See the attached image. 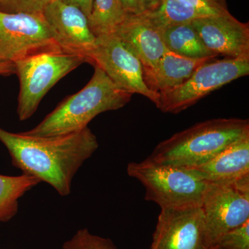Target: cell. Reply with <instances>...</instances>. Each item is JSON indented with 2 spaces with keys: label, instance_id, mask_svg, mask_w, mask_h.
Segmentation results:
<instances>
[{
  "label": "cell",
  "instance_id": "cell-19",
  "mask_svg": "<svg viewBox=\"0 0 249 249\" xmlns=\"http://www.w3.org/2000/svg\"><path fill=\"white\" fill-rule=\"evenodd\" d=\"M147 16L161 32L170 26L209 17L199 10L180 0H160V7Z\"/></svg>",
  "mask_w": 249,
  "mask_h": 249
},
{
  "label": "cell",
  "instance_id": "cell-9",
  "mask_svg": "<svg viewBox=\"0 0 249 249\" xmlns=\"http://www.w3.org/2000/svg\"><path fill=\"white\" fill-rule=\"evenodd\" d=\"M88 62L101 68L121 89L142 95L158 106L160 96L145 84L142 62L114 34L96 37Z\"/></svg>",
  "mask_w": 249,
  "mask_h": 249
},
{
  "label": "cell",
  "instance_id": "cell-11",
  "mask_svg": "<svg viewBox=\"0 0 249 249\" xmlns=\"http://www.w3.org/2000/svg\"><path fill=\"white\" fill-rule=\"evenodd\" d=\"M43 16L54 41L66 53L87 59L96 45V37L90 29L84 13L60 0H54L45 8Z\"/></svg>",
  "mask_w": 249,
  "mask_h": 249
},
{
  "label": "cell",
  "instance_id": "cell-18",
  "mask_svg": "<svg viewBox=\"0 0 249 249\" xmlns=\"http://www.w3.org/2000/svg\"><path fill=\"white\" fill-rule=\"evenodd\" d=\"M127 16L120 0H93L88 22L97 37L114 34Z\"/></svg>",
  "mask_w": 249,
  "mask_h": 249
},
{
  "label": "cell",
  "instance_id": "cell-6",
  "mask_svg": "<svg viewBox=\"0 0 249 249\" xmlns=\"http://www.w3.org/2000/svg\"><path fill=\"white\" fill-rule=\"evenodd\" d=\"M209 249L219 237L249 221V175L210 183L201 204Z\"/></svg>",
  "mask_w": 249,
  "mask_h": 249
},
{
  "label": "cell",
  "instance_id": "cell-22",
  "mask_svg": "<svg viewBox=\"0 0 249 249\" xmlns=\"http://www.w3.org/2000/svg\"><path fill=\"white\" fill-rule=\"evenodd\" d=\"M54 0H0V11L9 14H43Z\"/></svg>",
  "mask_w": 249,
  "mask_h": 249
},
{
  "label": "cell",
  "instance_id": "cell-2",
  "mask_svg": "<svg viewBox=\"0 0 249 249\" xmlns=\"http://www.w3.org/2000/svg\"><path fill=\"white\" fill-rule=\"evenodd\" d=\"M94 67L91 79L80 91L65 98L35 127L23 132L31 137H49L76 133L88 127L96 116L124 107L132 94L117 86Z\"/></svg>",
  "mask_w": 249,
  "mask_h": 249
},
{
  "label": "cell",
  "instance_id": "cell-4",
  "mask_svg": "<svg viewBox=\"0 0 249 249\" xmlns=\"http://www.w3.org/2000/svg\"><path fill=\"white\" fill-rule=\"evenodd\" d=\"M127 172L145 187V200L161 209L200 206L209 186L187 168L157 164L147 159L129 163Z\"/></svg>",
  "mask_w": 249,
  "mask_h": 249
},
{
  "label": "cell",
  "instance_id": "cell-15",
  "mask_svg": "<svg viewBox=\"0 0 249 249\" xmlns=\"http://www.w3.org/2000/svg\"><path fill=\"white\" fill-rule=\"evenodd\" d=\"M214 58H191L168 50L157 65L143 70V78L147 88L160 96L186 82L198 67Z\"/></svg>",
  "mask_w": 249,
  "mask_h": 249
},
{
  "label": "cell",
  "instance_id": "cell-24",
  "mask_svg": "<svg viewBox=\"0 0 249 249\" xmlns=\"http://www.w3.org/2000/svg\"><path fill=\"white\" fill-rule=\"evenodd\" d=\"M124 12L130 16H142L156 11L160 0H120Z\"/></svg>",
  "mask_w": 249,
  "mask_h": 249
},
{
  "label": "cell",
  "instance_id": "cell-8",
  "mask_svg": "<svg viewBox=\"0 0 249 249\" xmlns=\"http://www.w3.org/2000/svg\"><path fill=\"white\" fill-rule=\"evenodd\" d=\"M60 49L43 15L0 11V61L14 63L29 55Z\"/></svg>",
  "mask_w": 249,
  "mask_h": 249
},
{
  "label": "cell",
  "instance_id": "cell-5",
  "mask_svg": "<svg viewBox=\"0 0 249 249\" xmlns=\"http://www.w3.org/2000/svg\"><path fill=\"white\" fill-rule=\"evenodd\" d=\"M85 62H88L85 57L61 49L40 52L14 62L19 80V120L26 121L34 115L49 90Z\"/></svg>",
  "mask_w": 249,
  "mask_h": 249
},
{
  "label": "cell",
  "instance_id": "cell-1",
  "mask_svg": "<svg viewBox=\"0 0 249 249\" xmlns=\"http://www.w3.org/2000/svg\"><path fill=\"white\" fill-rule=\"evenodd\" d=\"M0 142L16 168L48 183L62 196L70 194L77 172L98 147L97 138L88 127L76 133L49 137L13 133L0 127Z\"/></svg>",
  "mask_w": 249,
  "mask_h": 249
},
{
  "label": "cell",
  "instance_id": "cell-21",
  "mask_svg": "<svg viewBox=\"0 0 249 249\" xmlns=\"http://www.w3.org/2000/svg\"><path fill=\"white\" fill-rule=\"evenodd\" d=\"M211 249H249V221L219 237Z\"/></svg>",
  "mask_w": 249,
  "mask_h": 249
},
{
  "label": "cell",
  "instance_id": "cell-16",
  "mask_svg": "<svg viewBox=\"0 0 249 249\" xmlns=\"http://www.w3.org/2000/svg\"><path fill=\"white\" fill-rule=\"evenodd\" d=\"M162 39L168 50L191 58H215L217 55L205 46L191 22L165 28Z\"/></svg>",
  "mask_w": 249,
  "mask_h": 249
},
{
  "label": "cell",
  "instance_id": "cell-20",
  "mask_svg": "<svg viewBox=\"0 0 249 249\" xmlns=\"http://www.w3.org/2000/svg\"><path fill=\"white\" fill-rule=\"evenodd\" d=\"M62 249H117L109 239L94 235L87 229L78 231L67 240Z\"/></svg>",
  "mask_w": 249,
  "mask_h": 249
},
{
  "label": "cell",
  "instance_id": "cell-25",
  "mask_svg": "<svg viewBox=\"0 0 249 249\" xmlns=\"http://www.w3.org/2000/svg\"><path fill=\"white\" fill-rule=\"evenodd\" d=\"M65 4L76 6L84 13L87 17L89 18L91 14L93 0H60Z\"/></svg>",
  "mask_w": 249,
  "mask_h": 249
},
{
  "label": "cell",
  "instance_id": "cell-26",
  "mask_svg": "<svg viewBox=\"0 0 249 249\" xmlns=\"http://www.w3.org/2000/svg\"><path fill=\"white\" fill-rule=\"evenodd\" d=\"M16 73L14 63L0 61V76H8Z\"/></svg>",
  "mask_w": 249,
  "mask_h": 249
},
{
  "label": "cell",
  "instance_id": "cell-14",
  "mask_svg": "<svg viewBox=\"0 0 249 249\" xmlns=\"http://www.w3.org/2000/svg\"><path fill=\"white\" fill-rule=\"evenodd\" d=\"M206 182H224L249 175V135L196 166L187 168Z\"/></svg>",
  "mask_w": 249,
  "mask_h": 249
},
{
  "label": "cell",
  "instance_id": "cell-10",
  "mask_svg": "<svg viewBox=\"0 0 249 249\" xmlns=\"http://www.w3.org/2000/svg\"><path fill=\"white\" fill-rule=\"evenodd\" d=\"M152 249H209L201 206L161 209Z\"/></svg>",
  "mask_w": 249,
  "mask_h": 249
},
{
  "label": "cell",
  "instance_id": "cell-3",
  "mask_svg": "<svg viewBox=\"0 0 249 249\" xmlns=\"http://www.w3.org/2000/svg\"><path fill=\"white\" fill-rule=\"evenodd\" d=\"M248 135V119H211L198 123L160 142L147 160L157 164L193 168Z\"/></svg>",
  "mask_w": 249,
  "mask_h": 249
},
{
  "label": "cell",
  "instance_id": "cell-27",
  "mask_svg": "<svg viewBox=\"0 0 249 249\" xmlns=\"http://www.w3.org/2000/svg\"></svg>",
  "mask_w": 249,
  "mask_h": 249
},
{
  "label": "cell",
  "instance_id": "cell-12",
  "mask_svg": "<svg viewBox=\"0 0 249 249\" xmlns=\"http://www.w3.org/2000/svg\"><path fill=\"white\" fill-rule=\"evenodd\" d=\"M205 46L215 55L249 60V25L229 13L192 21Z\"/></svg>",
  "mask_w": 249,
  "mask_h": 249
},
{
  "label": "cell",
  "instance_id": "cell-23",
  "mask_svg": "<svg viewBox=\"0 0 249 249\" xmlns=\"http://www.w3.org/2000/svg\"><path fill=\"white\" fill-rule=\"evenodd\" d=\"M199 10L206 16H221L229 14L226 0H180Z\"/></svg>",
  "mask_w": 249,
  "mask_h": 249
},
{
  "label": "cell",
  "instance_id": "cell-7",
  "mask_svg": "<svg viewBox=\"0 0 249 249\" xmlns=\"http://www.w3.org/2000/svg\"><path fill=\"white\" fill-rule=\"evenodd\" d=\"M249 74V60L225 58L206 62L183 83L160 95L157 108L165 113L178 114L224 85Z\"/></svg>",
  "mask_w": 249,
  "mask_h": 249
},
{
  "label": "cell",
  "instance_id": "cell-13",
  "mask_svg": "<svg viewBox=\"0 0 249 249\" xmlns=\"http://www.w3.org/2000/svg\"><path fill=\"white\" fill-rule=\"evenodd\" d=\"M114 34L139 59L143 70L155 67L168 51L162 39L161 31L147 14L127 15Z\"/></svg>",
  "mask_w": 249,
  "mask_h": 249
},
{
  "label": "cell",
  "instance_id": "cell-17",
  "mask_svg": "<svg viewBox=\"0 0 249 249\" xmlns=\"http://www.w3.org/2000/svg\"><path fill=\"white\" fill-rule=\"evenodd\" d=\"M38 178L22 175H0V222L11 220L18 213L19 200L28 191L40 183Z\"/></svg>",
  "mask_w": 249,
  "mask_h": 249
}]
</instances>
